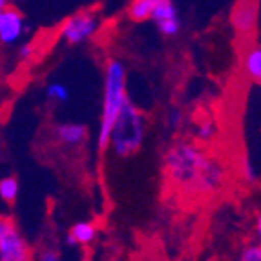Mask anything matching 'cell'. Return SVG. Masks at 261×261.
I'll list each match as a JSON object with an SVG mask.
<instances>
[{
	"label": "cell",
	"mask_w": 261,
	"mask_h": 261,
	"mask_svg": "<svg viewBox=\"0 0 261 261\" xmlns=\"http://www.w3.org/2000/svg\"><path fill=\"white\" fill-rule=\"evenodd\" d=\"M6 6H9V0H0V9H4Z\"/></svg>",
	"instance_id": "ffe728a7"
},
{
	"label": "cell",
	"mask_w": 261,
	"mask_h": 261,
	"mask_svg": "<svg viewBox=\"0 0 261 261\" xmlns=\"http://www.w3.org/2000/svg\"><path fill=\"white\" fill-rule=\"evenodd\" d=\"M0 261H33L30 245L11 218H0Z\"/></svg>",
	"instance_id": "5b68a950"
},
{
	"label": "cell",
	"mask_w": 261,
	"mask_h": 261,
	"mask_svg": "<svg viewBox=\"0 0 261 261\" xmlns=\"http://www.w3.org/2000/svg\"><path fill=\"white\" fill-rule=\"evenodd\" d=\"M152 15V0H130L128 17L134 22H146Z\"/></svg>",
	"instance_id": "7c38bea8"
},
{
	"label": "cell",
	"mask_w": 261,
	"mask_h": 261,
	"mask_svg": "<svg viewBox=\"0 0 261 261\" xmlns=\"http://www.w3.org/2000/svg\"><path fill=\"white\" fill-rule=\"evenodd\" d=\"M165 175L174 188L190 196H210L225 185V166L197 144L175 143L165 153Z\"/></svg>",
	"instance_id": "6da1fadb"
},
{
	"label": "cell",
	"mask_w": 261,
	"mask_h": 261,
	"mask_svg": "<svg viewBox=\"0 0 261 261\" xmlns=\"http://www.w3.org/2000/svg\"><path fill=\"white\" fill-rule=\"evenodd\" d=\"M196 137L199 141H203V143L212 141L216 137V124H214V121H210V119L201 121L196 128Z\"/></svg>",
	"instance_id": "9a60e30c"
},
{
	"label": "cell",
	"mask_w": 261,
	"mask_h": 261,
	"mask_svg": "<svg viewBox=\"0 0 261 261\" xmlns=\"http://www.w3.org/2000/svg\"><path fill=\"white\" fill-rule=\"evenodd\" d=\"M146 122L144 115L135 105H132L130 99L122 106L121 113L113 122L108 137V148L115 157H130L137 153L143 146Z\"/></svg>",
	"instance_id": "3957f363"
},
{
	"label": "cell",
	"mask_w": 261,
	"mask_h": 261,
	"mask_svg": "<svg viewBox=\"0 0 261 261\" xmlns=\"http://www.w3.org/2000/svg\"><path fill=\"white\" fill-rule=\"evenodd\" d=\"M259 20V4L257 0H240L232 8L230 24L238 35L250 37L256 31Z\"/></svg>",
	"instance_id": "8992f818"
},
{
	"label": "cell",
	"mask_w": 261,
	"mask_h": 261,
	"mask_svg": "<svg viewBox=\"0 0 261 261\" xmlns=\"http://www.w3.org/2000/svg\"><path fill=\"white\" fill-rule=\"evenodd\" d=\"M181 122H183V112H181L179 108L170 110V112H168V124H170V126L177 128Z\"/></svg>",
	"instance_id": "ac0fdd59"
},
{
	"label": "cell",
	"mask_w": 261,
	"mask_h": 261,
	"mask_svg": "<svg viewBox=\"0 0 261 261\" xmlns=\"http://www.w3.org/2000/svg\"><path fill=\"white\" fill-rule=\"evenodd\" d=\"M18 190H20V185H18V179L15 175L0 179V199L4 203H8V205L15 203L18 197Z\"/></svg>",
	"instance_id": "4fadbf2b"
},
{
	"label": "cell",
	"mask_w": 261,
	"mask_h": 261,
	"mask_svg": "<svg viewBox=\"0 0 261 261\" xmlns=\"http://www.w3.org/2000/svg\"><path fill=\"white\" fill-rule=\"evenodd\" d=\"M97 236V228L93 223L81 221L71 226L70 234L66 236V245L68 247H77V245H90Z\"/></svg>",
	"instance_id": "30bf717a"
},
{
	"label": "cell",
	"mask_w": 261,
	"mask_h": 261,
	"mask_svg": "<svg viewBox=\"0 0 261 261\" xmlns=\"http://www.w3.org/2000/svg\"><path fill=\"white\" fill-rule=\"evenodd\" d=\"M240 261H261V247L259 245H248L241 252Z\"/></svg>",
	"instance_id": "2e32d148"
},
{
	"label": "cell",
	"mask_w": 261,
	"mask_h": 261,
	"mask_svg": "<svg viewBox=\"0 0 261 261\" xmlns=\"http://www.w3.org/2000/svg\"><path fill=\"white\" fill-rule=\"evenodd\" d=\"M33 55H35V46L30 42L22 44L20 49H18V57H20L22 61H30V59H33Z\"/></svg>",
	"instance_id": "d6986e66"
},
{
	"label": "cell",
	"mask_w": 261,
	"mask_h": 261,
	"mask_svg": "<svg viewBox=\"0 0 261 261\" xmlns=\"http://www.w3.org/2000/svg\"><path fill=\"white\" fill-rule=\"evenodd\" d=\"M99 28V15L93 13V11H79V13H73L62 22L61 30H59V37L66 44L77 46V44H84L90 39H93Z\"/></svg>",
	"instance_id": "277c9868"
},
{
	"label": "cell",
	"mask_w": 261,
	"mask_h": 261,
	"mask_svg": "<svg viewBox=\"0 0 261 261\" xmlns=\"http://www.w3.org/2000/svg\"><path fill=\"white\" fill-rule=\"evenodd\" d=\"M55 137L59 143L66 146H79L88 137V130L86 126L77 124V122H64L55 128Z\"/></svg>",
	"instance_id": "9c48e42d"
},
{
	"label": "cell",
	"mask_w": 261,
	"mask_h": 261,
	"mask_svg": "<svg viewBox=\"0 0 261 261\" xmlns=\"http://www.w3.org/2000/svg\"><path fill=\"white\" fill-rule=\"evenodd\" d=\"M150 20L155 22L157 30L165 37H175L181 31V18L172 0H152Z\"/></svg>",
	"instance_id": "52a82bcc"
},
{
	"label": "cell",
	"mask_w": 261,
	"mask_h": 261,
	"mask_svg": "<svg viewBox=\"0 0 261 261\" xmlns=\"http://www.w3.org/2000/svg\"><path fill=\"white\" fill-rule=\"evenodd\" d=\"M26 18L18 9L11 8V6L0 9V44L2 46H11V44L18 42L26 35Z\"/></svg>",
	"instance_id": "ba28073f"
},
{
	"label": "cell",
	"mask_w": 261,
	"mask_h": 261,
	"mask_svg": "<svg viewBox=\"0 0 261 261\" xmlns=\"http://www.w3.org/2000/svg\"><path fill=\"white\" fill-rule=\"evenodd\" d=\"M245 71H247L248 79H252L254 83L261 81V48L259 44H254V48H250L245 55Z\"/></svg>",
	"instance_id": "8fae6325"
},
{
	"label": "cell",
	"mask_w": 261,
	"mask_h": 261,
	"mask_svg": "<svg viewBox=\"0 0 261 261\" xmlns=\"http://www.w3.org/2000/svg\"><path fill=\"white\" fill-rule=\"evenodd\" d=\"M46 97L53 102H68L70 100V90L62 83H49L46 86Z\"/></svg>",
	"instance_id": "5bb4252c"
},
{
	"label": "cell",
	"mask_w": 261,
	"mask_h": 261,
	"mask_svg": "<svg viewBox=\"0 0 261 261\" xmlns=\"http://www.w3.org/2000/svg\"><path fill=\"white\" fill-rule=\"evenodd\" d=\"M126 70L117 59H110L105 66V86H102V110H100L97 146L99 150H108V137L113 122L126 105Z\"/></svg>",
	"instance_id": "7a4b0ae2"
},
{
	"label": "cell",
	"mask_w": 261,
	"mask_h": 261,
	"mask_svg": "<svg viewBox=\"0 0 261 261\" xmlns=\"http://www.w3.org/2000/svg\"><path fill=\"white\" fill-rule=\"evenodd\" d=\"M37 261H62V259H61V254L57 252L55 248H42L37 254Z\"/></svg>",
	"instance_id": "e0dca14e"
}]
</instances>
